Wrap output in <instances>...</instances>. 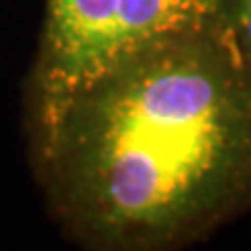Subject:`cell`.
I'll return each mask as SVG.
<instances>
[{"mask_svg":"<svg viewBox=\"0 0 251 251\" xmlns=\"http://www.w3.org/2000/svg\"><path fill=\"white\" fill-rule=\"evenodd\" d=\"M249 80L207 27L23 111L31 168L63 234L92 251H151L201 224L251 163Z\"/></svg>","mask_w":251,"mask_h":251,"instance_id":"6da1fadb","label":"cell"},{"mask_svg":"<svg viewBox=\"0 0 251 251\" xmlns=\"http://www.w3.org/2000/svg\"><path fill=\"white\" fill-rule=\"evenodd\" d=\"M220 0H46L25 111L59 100L153 44L211 27Z\"/></svg>","mask_w":251,"mask_h":251,"instance_id":"7a4b0ae2","label":"cell"},{"mask_svg":"<svg viewBox=\"0 0 251 251\" xmlns=\"http://www.w3.org/2000/svg\"><path fill=\"white\" fill-rule=\"evenodd\" d=\"M211 29L251 75V0H220Z\"/></svg>","mask_w":251,"mask_h":251,"instance_id":"3957f363","label":"cell"}]
</instances>
